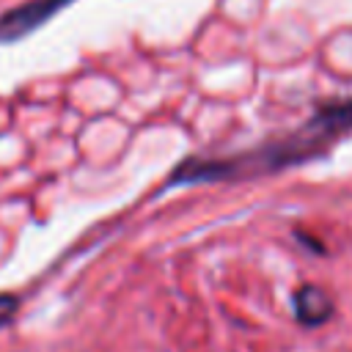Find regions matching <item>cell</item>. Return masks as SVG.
Masks as SVG:
<instances>
[{
	"mask_svg": "<svg viewBox=\"0 0 352 352\" xmlns=\"http://www.w3.org/2000/svg\"><path fill=\"white\" fill-rule=\"evenodd\" d=\"M16 305H19V300L14 297V294H0V327L6 324V322H11V316L16 314Z\"/></svg>",
	"mask_w": 352,
	"mask_h": 352,
	"instance_id": "obj_4",
	"label": "cell"
},
{
	"mask_svg": "<svg viewBox=\"0 0 352 352\" xmlns=\"http://www.w3.org/2000/svg\"><path fill=\"white\" fill-rule=\"evenodd\" d=\"M292 302H294V316H297V322L305 324V327L324 324V322L333 316V300L327 297L324 289H319V286H314V283H302V286L294 292Z\"/></svg>",
	"mask_w": 352,
	"mask_h": 352,
	"instance_id": "obj_3",
	"label": "cell"
},
{
	"mask_svg": "<svg viewBox=\"0 0 352 352\" xmlns=\"http://www.w3.org/2000/svg\"><path fill=\"white\" fill-rule=\"evenodd\" d=\"M66 3H72V0H28V3L6 11L0 16V44L25 38L28 33H33L44 22H50Z\"/></svg>",
	"mask_w": 352,
	"mask_h": 352,
	"instance_id": "obj_2",
	"label": "cell"
},
{
	"mask_svg": "<svg viewBox=\"0 0 352 352\" xmlns=\"http://www.w3.org/2000/svg\"><path fill=\"white\" fill-rule=\"evenodd\" d=\"M352 129V99L327 102L316 107V113L292 135L267 140L256 148L231 154V157H190L184 160L168 179L165 187L198 184V182H239L264 173H275L305 160L322 157L341 135Z\"/></svg>",
	"mask_w": 352,
	"mask_h": 352,
	"instance_id": "obj_1",
	"label": "cell"
}]
</instances>
